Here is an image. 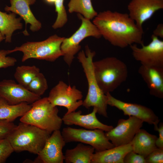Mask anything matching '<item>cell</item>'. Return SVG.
<instances>
[{
  "mask_svg": "<svg viewBox=\"0 0 163 163\" xmlns=\"http://www.w3.org/2000/svg\"><path fill=\"white\" fill-rule=\"evenodd\" d=\"M14 151L7 138L0 139V163H5Z\"/></svg>",
  "mask_w": 163,
  "mask_h": 163,
  "instance_id": "28",
  "label": "cell"
},
{
  "mask_svg": "<svg viewBox=\"0 0 163 163\" xmlns=\"http://www.w3.org/2000/svg\"><path fill=\"white\" fill-rule=\"evenodd\" d=\"M47 3L50 4H54L56 0H44Z\"/></svg>",
  "mask_w": 163,
  "mask_h": 163,
  "instance_id": "35",
  "label": "cell"
},
{
  "mask_svg": "<svg viewBox=\"0 0 163 163\" xmlns=\"http://www.w3.org/2000/svg\"><path fill=\"white\" fill-rule=\"evenodd\" d=\"M151 39L148 44L141 47L136 44L129 46L133 56L141 65L163 67V41L153 34Z\"/></svg>",
  "mask_w": 163,
  "mask_h": 163,
  "instance_id": "10",
  "label": "cell"
},
{
  "mask_svg": "<svg viewBox=\"0 0 163 163\" xmlns=\"http://www.w3.org/2000/svg\"><path fill=\"white\" fill-rule=\"evenodd\" d=\"M61 132L66 143L79 142L92 146L96 152H100L115 146L108 140L104 131L96 129H76L69 127L64 128Z\"/></svg>",
  "mask_w": 163,
  "mask_h": 163,
  "instance_id": "8",
  "label": "cell"
},
{
  "mask_svg": "<svg viewBox=\"0 0 163 163\" xmlns=\"http://www.w3.org/2000/svg\"><path fill=\"white\" fill-rule=\"evenodd\" d=\"M16 126L13 122L0 120V139L7 138Z\"/></svg>",
  "mask_w": 163,
  "mask_h": 163,
  "instance_id": "30",
  "label": "cell"
},
{
  "mask_svg": "<svg viewBox=\"0 0 163 163\" xmlns=\"http://www.w3.org/2000/svg\"><path fill=\"white\" fill-rule=\"evenodd\" d=\"M36 0H10V6H6L5 10L11 11L19 15L24 21L26 28L23 32L25 35H28L26 30L27 24L30 25V29L33 32L39 30L41 27V24L37 20L32 12L30 6L34 4Z\"/></svg>",
  "mask_w": 163,
  "mask_h": 163,
  "instance_id": "17",
  "label": "cell"
},
{
  "mask_svg": "<svg viewBox=\"0 0 163 163\" xmlns=\"http://www.w3.org/2000/svg\"><path fill=\"white\" fill-rule=\"evenodd\" d=\"M157 138L156 136L140 129L131 142L133 151L145 158L157 147L155 142Z\"/></svg>",
  "mask_w": 163,
  "mask_h": 163,
  "instance_id": "20",
  "label": "cell"
},
{
  "mask_svg": "<svg viewBox=\"0 0 163 163\" xmlns=\"http://www.w3.org/2000/svg\"><path fill=\"white\" fill-rule=\"evenodd\" d=\"M64 0H56L54 3L55 11L57 13L56 19L52 25L54 29L63 27L68 21L67 15L64 5Z\"/></svg>",
  "mask_w": 163,
  "mask_h": 163,
  "instance_id": "27",
  "label": "cell"
},
{
  "mask_svg": "<svg viewBox=\"0 0 163 163\" xmlns=\"http://www.w3.org/2000/svg\"><path fill=\"white\" fill-rule=\"evenodd\" d=\"M50 134L33 125L21 122L7 137L14 151L38 155Z\"/></svg>",
  "mask_w": 163,
  "mask_h": 163,
  "instance_id": "5",
  "label": "cell"
},
{
  "mask_svg": "<svg viewBox=\"0 0 163 163\" xmlns=\"http://www.w3.org/2000/svg\"><path fill=\"white\" fill-rule=\"evenodd\" d=\"M127 8L129 15L139 26L150 19L158 11L163 8L161 0H131Z\"/></svg>",
  "mask_w": 163,
  "mask_h": 163,
  "instance_id": "15",
  "label": "cell"
},
{
  "mask_svg": "<svg viewBox=\"0 0 163 163\" xmlns=\"http://www.w3.org/2000/svg\"><path fill=\"white\" fill-rule=\"evenodd\" d=\"M68 6L69 13H78L90 20L98 14L93 6L91 0H70Z\"/></svg>",
  "mask_w": 163,
  "mask_h": 163,
  "instance_id": "24",
  "label": "cell"
},
{
  "mask_svg": "<svg viewBox=\"0 0 163 163\" xmlns=\"http://www.w3.org/2000/svg\"><path fill=\"white\" fill-rule=\"evenodd\" d=\"M31 107V104L26 102L11 105L0 98V120L13 122L17 118L24 115Z\"/></svg>",
  "mask_w": 163,
  "mask_h": 163,
  "instance_id": "22",
  "label": "cell"
},
{
  "mask_svg": "<svg viewBox=\"0 0 163 163\" xmlns=\"http://www.w3.org/2000/svg\"><path fill=\"white\" fill-rule=\"evenodd\" d=\"M10 53V50H0V68H7L15 65L17 59L14 57L7 56Z\"/></svg>",
  "mask_w": 163,
  "mask_h": 163,
  "instance_id": "29",
  "label": "cell"
},
{
  "mask_svg": "<svg viewBox=\"0 0 163 163\" xmlns=\"http://www.w3.org/2000/svg\"><path fill=\"white\" fill-rule=\"evenodd\" d=\"M5 39V37L2 35L0 32V42Z\"/></svg>",
  "mask_w": 163,
  "mask_h": 163,
  "instance_id": "36",
  "label": "cell"
},
{
  "mask_svg": "<svg viewBox=\"0 0 163 163\" xmlns=\"http://www.w3.org/2000/svg\"><path fill=\"white\" fill-rule=\"evenodd\" d=\"M154 130L158 132V137L156 141V147L161 149H163V123H161L158 125L154 126Z\"/></svg>",
  "mask_w": 163,
  "mask_h": 163,
  "instance_id": "33",
  "label": "cell"
},
{
  "mask_svg": "<svg viewBox=\"0 0 163 163\" xmlns=\"http://www.w3.org/2000/svg\"><path fill=\"white\" fill-rule=\"evenodd\" d=\"M40 72V69L34 65L18 66L15 69L14 77L18 83L26 88Z\"/></svg>",
  "mask_w": 163,
  "mask_h": 163,
  "instance_id": "25",
  "label": "cell"
},
{
  "mask_svg": "<svg viewBox=\"0 0 163 163\" xmlns=\"http://www.w3.org/2000/svg\"><path fill=\"white\" fill-rule=\"evenodd\" d=\"M21 17H16V14H9L0 11V32L5 37L6 42L11 43L13 32L22 28Z\"/></svg>",
  "mask_w": 163,
  "mask_h": 163,
  "instance_id": "23",
  "label": "cell"
},
{
  "mask_svg": "<svg viewBox=\"0 0 163 163\" xmlns=\"http://www.w3.org/2000/svg\"><path fill=\"white\" fill-rule=\"evenodd\" d=\"M0 98L11 105L23 102L32 104L40 98L14 80L4 79L0 81Z\"/></svg>",
  "mask_w": 163,
  "mask_h": 163,
  "instance_id": "12",
  "label": "cell"
},
{
  "mask_svg": "<svg viewBox=\"0 0 163 163\" xmlns=\"http://www.w3.org/2000/svg\"><path fill=\"white\" fill-rule=\"evenodd\" d=\"M108 105L122 110L125 115L135 117L149 124L158 125V117L151 109L141 104L127 103L118 99L108 93L106 94Z\"/></svg>",
  "mask_w": 163,
  "mask_h": 163,
  "instance_id": "13",
  "label": "cell"
},
{
  "mask_svg": "<svg viewBox=\"0 0 163 163\" xmlns=\"http://www.w3.org/2000/svg\"><path fill=\"white\" fill-rule=\"evenodd\" d=\"M133 151L131 142L94 153L91 163H123L126 155Z\"/></svg>",
  "mask_w": 163,
  "mask_h": 163,
  "instance_id": "19",
  "label": "cell"
},
{
  "mask_svg": "<svg viewBox=\"0 0 163 163\" xmlns=\"http://www.w3.org/2000/svg\"><path fill=\"white\" fill-rule=\"evenodd\" d=\"M31 104L30 109L21 117V122L36 126L50 134L60 130L63 122L58 115L59 110L51 104L47 97L40 98Z\"/></svg>",
  "mask_w": 163,
  "mask_h": 163,
  "instance_id": "4",
  "label": "cell"
},
{
  "mask_svg": "<svg viewBox=\"0 0 163 163\" xmlns=\"http://www.w3.org/2000/svg\"><path fill=\"white\" fill-rule=\"evenodd\" d=\"M93 64L97 83L105 94L113 91L128 77L126 65L116 57H108L93 61Z\"/></svg>",
  "mask_w": 163,
  "mask_h": 163,
  "instance_id": "2",
  "label": "cell"
},
{
  "mask_svg": "<svg viewBox=\"0 0 163 163\" xmlns=\"http://www.w3.org/2000/svg\"><path fill=\"white\" fill-rule=\"evenodd\" d=\"M93 23L101 36L113 46L124 48L143 44L142 27L138 25L126 13L107 10L98 13Z\"/></svg>",
  "mask_w": 163,
  "mask_h": 163,
  "instance_id": "1",
  "label": "cell"
},
{
  "mask_svg": "<svg viewBox=\"0 0 163 163\" xmlns=\"http://www.w3.org/2000/svg\"><path fill=\"white\" fill-rule=\"evenodd\" d=\"M64 38L55 34L43 41L27 42L10 50V52H22L23 62L31 58L53 62L63 56L61 46Z\"/></svg>",
  "mask_w": 163,
  "mask_h": 163,
  "instance_id": "6",
  "label": "cell"
},
{
  "mask_svg": "<svg viewBox=\"0 0 163 163\" xmlns=\"http://www.w3.org/2000/svg\"><path fill=\"white\" fill-rule=\"evenodd\" d=\"M48 87L46 78L44 75L40 72L26 88L31 92L40 97L48 89Z\"/></svg>",
  "mask_w": 163,
  "mask_h": 163,
  "instance_id": "26",
  "label": "cell"
},
{
  "mask_svg": "<svg viewBox=\"0 0 163 163\" xmlns=\"http://www.w3.org/2000/svg\"><path fill=\"white\" fill-rule=\"evenodd\" d=\"M66 143L60 130L53 131L46 140L35 162L43 163H63L62 149Z\"/></svg>",
  "mask_w": 163,
  "mask_h": 163,
  "instance_id": "14",
  "label": "cell"
},
{
  "mask_svg": "<svg viewBox=\"0 0 163 163\" xmlns=\"http://www.w3.org/2000/svg\"><path fill=\"white\" fill-rule=\"evenodd\" d=\"M144 122L134 116H129L127 119H120L116 127L106 132L107 139L115 146L125 145L130 143Z\"/></svg>",
  "mask_w": 163,
  "mask_h": 163,
  "instance_id": "11",
  "label": "cell"
},
{
  "mask_svg": "<svg viewBox=\"0 0 163 163\" xmlns=\"http://www.w3.org/2000/svg\"><path fill=\"white\" fill-rule=\"evenodd\" d=\"M138 72L146 84L150 94L163 98V67L141 65Z\"/></svg>",
  "mask_w": 163,
  "mask_h": 163,
  "instance_id": "18",
  "label": "cell"
},
{
  "mask_svg": "<svg viewBox=\"0 0 163 163\" xmlns=\"http://www.w3.org/2000/svg\"><path fill=\"white\" fill-rule=\"evenodd\" d=\"M95 55V53L87 45L85 47V53L82 50L78 54L77 58L82 67L88 85V93L82 105L87 109L95 107L98 113L107 117L106 95L100 88L94 73L93 62Z\"/></svg>",
  "mask_w": 163,
  "mask_h": 163,
  "instance_id": "3",
  "label": "cell"
},
{
  "mask_svg": "<svg viewBox=\"0 0 163 163\" xmlns=\"http://www.w3.org/2000/svg\"><path fill=\"white\" fill-rule=\"evenodd\" d=\"M83 94L75 86L71 87L62 81H60L50 90L47 98L54 106L66 107V114L75 111L82 105Z\"/></svg>",
  "mask_w": 163,
  "mask_h": 163,
  "instance_id": "9",
  "label": "cell"
},
{
  "mask_svg": "<svg viewBox=\"0 0 163 163\" xmlns=\"http://www.w3.org/2000/svg\"><path fill=\"white\" fill-rule=\"evenodd\" d=\"M94 151L92 146L80 143L74 148L66 150L64 161L66 163H91Z\"/></svg>",
  "mask_w": 163,
  "mask_h": 163,
  "instance_id": "21",
  "label": "cell"
},
{
  "mask_svg": "<svg viewBox=\"0 0 163 163\" xmlns=\"http://www.w3.org/2000/svg\"><path fill=\"white\" fill-rule=\"evenodd\" d=\"M154 35L158 37L163 38V24H159L153 31Z\"/></svg>",
  "mask_w": 163,
  "mask_h": 163,
  "instance_id": "34",
  "label": "cell"
},
{
  "mask_svg": "<svg viewBox=\"0 0 163 163\" xmlns=\"http://www.w3.org/2000/svg\"><path fill=\"white\" fill-rule=\"evenodd\" d=\"M162 0V1H163V0Z\"/></svg>",
  "mask_w": 163,
  "mask_h": 163,
  "instance_id": "37",
  "label": "cell"
},
{
  "mask_svg": "<svg viewBox=\"0 0 163 163\" xmlns=\"http://www.w3.org/2000/svg\"><path fill=\"white\" fill-rule=\"evenodd\" d=\"M124 163H146V162L144 157L132 151L126 155L123 159Z\"/></svg>",
  "mask_w": 163,
  "mask_h": 163,
  "instance_id": "32",
  "label": "cell"
},
{
  "mask_svg": "<svg viewBox=\"0 0 163 163\" xmlns=\"http://www.w3.org/2000/svg\"><path fill=\"white\" fill-rule=\"evenodd\" d=\"M97 109L93 107L92 112L86 115L82 114V111L79 110L66 114L62 118L64 124L68 126L75 125L88 129H100L107 132L111 130L113 127L105 124L97 119L96 114Z\"/></svg>",
  "mask_w": 163,
  "mask_h": 163,
  "instance_id": "16",
  "label": "cell"
},
{
  "mask_svg": "<svg viewBox=\"0 0 163 163\" xmlns=\"http://www.w3.org/2000/svg\"><path fill=\"white\" fill-rule=\"evenodd\" d=\"M145 158L146 163H162L163 149L157 147Z\"/></svg>",
  "mask_w": 163,
  "mask_h": 163,
  "instance_id": "31",
  "label": "cell"
},
{
  "mask_svg": "<svg viewBox=\"0 0 163 163\" xmlns=\"http://www.w3.org/2000/svg\"><path fill=\"white\" fill-rule=\"evenodd\" d=\"M77 16L81 21L80 27L71 37H65L61 46L64 60L69 67L72 62L75 56L81 49L80 44L82 40L89 37L96 38L101 37L98 30L90 20L79 14Z\"/></svg>",
  "mask_w": 163,
  "mask_h": 163,
  "instance_id": "7",
  "label": "cell"
}]
</instances>
